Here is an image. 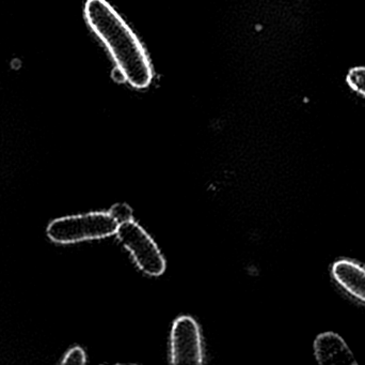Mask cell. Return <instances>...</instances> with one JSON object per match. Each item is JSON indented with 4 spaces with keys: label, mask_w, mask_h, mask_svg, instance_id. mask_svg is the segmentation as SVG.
I'll list each match as a JSON object with an SVG mask.
<instances>
[{
    "label": "cell",
    "mask_w": 365,
    "mask_h": 365,
    "mask_svg": "<svg viewBox=\"0 0 365 365\" xmlns=\"http://www.w3.org/2000/svg\"><path fill=\"white\" fill-rule=\"evenodd\" d=\"M87 356L81 347H73L64 356L61 364H86Z\"/></svg>",
    "instance_id": "cell-9"
},
{
    "label": "cell",
    "mask_w": 365,
    "mask_h": 365,
    "mask_svg": "<svg viewBox=\"0 0 365 365\" xmlns=\"http://www.w3.org/2000/svg\"><path fill=\"white\" fill-rule=\"evenodd\" d=\"M118 240L132 254L141 271L150 276H160L166 270V261L151 236L134 220L122 223L115 233Z\"/></svg>",
    "instance_id": "cell-3"
},
{
    "label": "cell",
    "mask_w": 365,
    "mask_h": 365,
    "mask_svg": "<svg viewBox=\"0 0 365 365\" xmlns=\"http://www.w3.org/2000/svg\"><path fill=\"white\" fill-rule=\"evenodd\" d=\"M346 79L351 89L365 96V66L351 69Z\"/></svg>",
    "instance_id": "cell-7"
},
{
    "label": "cell",
    "mask_w": 365,
    "mask_h": 365,
    "mask_svg": "<svg viewBox=\"0 0 365 365\" xmlns=\"http://www.w3.org/2000/svg\"><path fill=\"white\" fill-rule=\"evenodd\" d=\"M118 227L108 211H96L55 219L47 226L46 234L53 244H73L110 237Z\"/></svg>",
    "instance_id": "cell-2"
},
{
    "label": "cell",
    "mask_w": 365,
    "mask_h": 365,
    "mask_svg": "<svg viewBox=\"0 0 365 365\" xmlns=\"http://www.w3.org/2000/svg\"><path fill=\"white\" fill-rule=\"evenodd\" d=\"M334 282L354 299L365 304V268L351 259H339L332 265Z\"/></svg>",
    "instance_id": "cell-6"
},
{
    "label": "cell",
    "mask_w": 365,
    "mask_h": 365,
    "mask_svg": "<svg viewBox=\"0 0 365 365\" xmlns=\"http://www.w3.org/2000/svg\"><path fill=\"white\" fill-rule=\"evenodd\" d=\"M313 351L317 364L321 365H355L353 351L342 336L328 331L319 334L313 343Z\"/></svg>",
    "instance_id": "cell-5"
},
{
    "label": "cell",
    "mask_w": 365,
    "mask_h": 365,
    "mask_svg": "<svg viewBox=\"0 0 365 365\" xmlns=\"http://www.w3.org/2000/svg\"><path fill=\"white\" fill-rule=\"evenodd\" d=\"M203 347L197 321L190 316H180L173 323L170 336L173 364H203Z\"/></svg>",
    "instance_id": "cell-4"
},
{
    "label": "cell",
    "mask_w": 365,
    "mask_h": 365,
    "mask_svg": "<svg viewBox=\"0 0 365 365\" xmlns=\"http://www.w3.org/2000/svg\"><path fill=\"white\" fill-rule=\"evenodd\" d=\"M113 79H115V81H120V83H121V81H126V79H125V75L123 74V72H122L121 70H120V69H115V71H113Z\"/></svg>",
    "instance_id": "cell-10"
},
{
    "label": "cell",
    "mask_w": 365,
    "mask_h": 365,
    "mask_svg": "<svg viewBox=\"0 0 365 365\" xmlns=\"http://www.w3.org/2000/svg\"><path fill=\"white\" fill-rule=\"evenodd\" d=\"M108 212L119 225L134 220L132 208L128 204H115Z\"/></svg>",
    "instance_id": "cell-8"
},
{
    "label": "cell",
    "mask_w": 365,
    "mask_h": 365,
    "mask_svg": "<svg viewBox=\"0 0 365 365\" xmlns=\"http://www.w3.org/2000/svg\"><path fill=\"white\" fill-rule=\"evenodd\" d=\"M86 19L96 36L110 51L117 68L133 87L143 89L151 84L153 71L136 34L106 0H88Z\"/></svg>",
    "instance_id": "cell-1"
}]
</instances>
